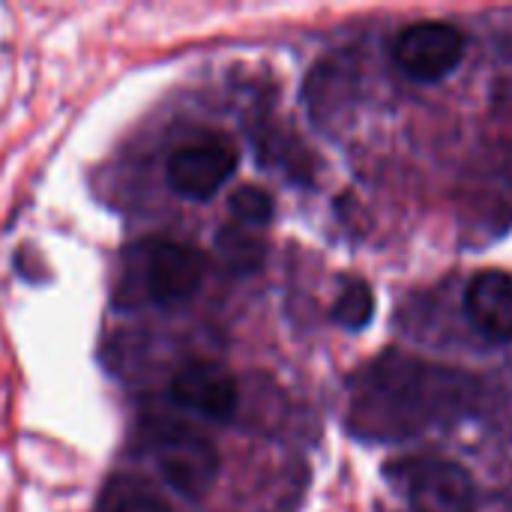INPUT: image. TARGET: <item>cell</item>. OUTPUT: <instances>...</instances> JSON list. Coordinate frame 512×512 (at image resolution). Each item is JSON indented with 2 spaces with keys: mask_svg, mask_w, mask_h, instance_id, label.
Masks as SVG:
<instances>
[{
  "mask_svg": "<svg viewBox=\"0 0 512 512\" xmlns=\"http://www.w3.org/2000/svg\"><path fill=\"white\" fill-rule=\"evenodd\" d=\"M147 450L162 480L189 501H201L222 468L213 441L177 420H153L147 426Z\"/></svg>",
  "mask_w": 512,
  "mask_h": 512,
  "instance_id": "cell-1",
  "label": "cell"
},
{
  "mask_svg": "<svg viewBox=\"0 0 512 512\" xmlns=\"http://www.w3.org/2000/svg\"><path fill=\"white\" fill-rule=\"evenodd\" d=\"M240 153L228 135H204L168 156V186L180 198L210 201L237 171Z\"/></svg>",
  "mask_w": 512,
  "mask_h": 512,
  "instance_id": "cell-2",
  "label": "cell"
},
{
  "mask_svg": "<svg viewBox=\"0 0 512 512\" xmlns=\"http://www.w3.org/2000/svg\"><path fill=\"white\" fill-rule=\"evenodd\" d=\"M393 57L408 78L435 84L465 60V33L450 21H420L396 36Z\"/></svg>",
  "mask_w": 512,
  "mask_h": 512,
  "instance_id": "cell-3",
  "label": "cell"
},
{
  "mask_svg": "<svg viewBox=\"0 0 512 512\" xmlns=\"http://www.w3.org/2000/svg\"><path fill=\"white\" fill-rule=\"evenodd\" d=\"M207 261L198 249L183 243H150L141 267V297L156 306L186 303L204 282Z\"/></svg>",
  "mask_w": 512,
  "mask_h": 512,
  "instance_id": "cell-4",
  "label": "cell"
},
{
  "mask_svg": "<svg viewBox=\"0 0 512 512\" xmlns=\"http://www.w3.org/2000/svg\"><path fill=\"white\" fill-rule=\"evenodd\" d=\"M171 396L183 408H189L213 423H228L237 411L240 387L228 366H222L216 360H189L174 372Z\"/></svg>",
  "mask_w": 512,
  "mask_h": 512,
  "instance_id": "cell-5",
  "label": "cell"
},
{
  "mask_svg": "<svg viewBox=\"0 0 512 512\" xmlns=\"http://www.w3.org/2000/svg\"><path fill=\"white\" fill-rule=\"evenodd\" d=\"M411 512H474L477 492L471 474L456 462H426L408 486Z\"/></svg>",
  "mask_w": 512,
  "mask_h": 512,
  "instance_id": "cell-6",
  "label": "cell"
},
{
  "mask_svg": "<svg viewBox=\"0 0 512 512\" xmlns=\"http://www.w3.org/2000/svg\"><path fill=\"white\" fill-rule=\"evenodd\" d=\"M465 312L474 330L492 342H512V276L483 270L465 291Z\"/></svg>",
  "mask_w": 512,
  "mask_h": 512,
  "instance_id": "cell-7",
  "label": "cell"
},
{
  "mask_svg": "<svg viewBox=\"0 0 512 512\" xmlns=\"http://www.w3.org/2000/svg\"><path fill=\"white\" fill-rule=\"evenodd\" d=\"M105 512H171V507L147 483L132 480V477H120L108 489Z\"/></svg>",
  "mask_w": 512,
  "mask_h": 512,
  "instance_id": "cell-8",
  "label": "cell"
},
{
  "mask_svg": "<svg viewBox=\"0 0 512 512\" xmlns=\"http://www.w3.org/2000/svg\"><path fill=\"white\" fill-rule=\"evenodd\" d=\"M372 315H375V294H372V288L363 279H351L342 288L339 300L333 303V321L339 327L357 333V330H363L372 321Z\"/></svg>",
  "mask_w": 512,
  "mask_h": 512,
  "instance_id": "cell-9",
  "label": "cell"
},
{
  "mask_svg": "<svg viewBox=\"0 0 512 512\" xmlns=\"http://www.w3.org/2000/svg\"><path fill=\"white\" fill-rule=\"evenodd\" d=\"M228 204H231V213L246 225H267L276 213L273 195L261 186H240Z\"/></svg>",
  "mask_w": 512,
  "mask_h": 512,
  "instance_id": "cell-10",
  "label": "cell"
},
{
  "mask_svg": "<svg viewBox=\"0 0 512 512\" xmlns=\"http://www.w3.org/2000/svg\"><path fill=\"white\" fill-rule=\"evenodd\" d=\"M219 249L228 261V267L234 270H255L264 258V249L255 237H249L246 231L237 228H225L219 234Z\"/></svg>",
  "mask_w": 512,
  "mask_h": 512,
  "instance_id": "cell-11",
  "label": "cell"
}]
</instances>
